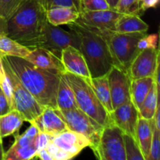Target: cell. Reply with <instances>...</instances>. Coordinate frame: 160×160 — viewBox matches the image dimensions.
<instances>
[{
	"label": "cell",
	"instance_id": "cell-1",
	"mask_svg": "<svg viewBox=\"0 0 160 160\" xmlns=\"http://www.w3.org/2000/svg\"><path fill=\"white\" fill-rule=\"evenodd\" d=\"M2 59L39 104L56 109L60 73L38 67L23 58L3 56Z\"/></svg>",
	"mask_w": 160,
	"mask_h": 160
},
{
	"label": "cell",
	"instance_id": "cell-2",
	"mask_svg": "<svg viewBox=\"0 0 160 160\" xmlns=\"http://www.w3.org/2000/svg\"><path fill=\"white\" fill-rule=\"evenodd\" d=\"M80 38V51L85 59L92 78L103 76L114 66L104 32L74 22L68 24Z\"/></svg>",
	"mask_w": 160,
	"mask_h": 160
},
{
	"label": "cell",
	"instance_id": "cell-3",
	"mask_svg": "<svg viewBox=\"0 0 160 160\" xmlns=\"http://www.w3.org/2000/svg\"><path fill=\"white\" fill-rule=\"evenodd\" d=\"M45 20V10L37 0H25L7 20L8 37L33 49Z\"/></svg>",
	"mask_w": 160,
	"mask_h": 160
},
{
	"label": "cell",
	"instance_id": "cell-4",
	"mask_svg": "<svg viewBox=\"0 0 160 160\" xmlns=\"http://www.w3.org/2000/svg\"><path fill=\"white\" fill-rule=\"evenodd\" d=\"M63 73L74 92L78 108L102 127L110 123L109 112L100 102L87 80L67 72Z\"/></svg>",
	"mask_w": 160,
	"mask_h": 160
},
{
	"label": "cell",
	"instance_id": "cell-5",
	"mask_svg": "<svg viewBox=\"0 0 160 160\" xmlns=\"http://www.w3.org/2000/svg\"><path fill=\"white\" fill-rule=\"evenodd\" d=\"M108 42L114 66L128 72L135 56L140 52L138 43L146 33L121 34L115 31H103Z\"/></svg>",
	"mask_w": 160,
	"mask_h": 160
},
{
	"label": "cell",
	"instance_id": "cell-6",
	"mask_svg": "<svg viewBox=\"0 0 160 160\" xmlns=\"http://www.w3.org/2000/svg\"><path fill=\"white\" fill-rule=\"evenodd\" d=\"M68 46L80 49V38L78 34L72 29L66 31L59 26L52 25L45 20L41 28L35 48H45L60 57L61 51Z\"/></svg>",
	"mask_w": 160,
	"mask_h": 160
},
{
	"label": "cell",
	"instance_id": "cell-7",
	"mask_svg": "<svg viewBox=\"0 0 160 160\" xmlns=\"http://www.w3.org/2000/svg\"><path fill=\"white\" fill-rule=\"evenodd\" d=\"M123 132L112 123L103 127L96 145L91 149L98 159L126 160Z\"/></svg>",
	"mask_w": 160,
	"mask_h": 160
},
{
	"label": "cell",
	"instance_id": "cell-8",
	"mask_svg": "<svg viewBox=\"0 0 160 160\" xmlns=\"http://www.w3.org/2000/svg\"><path fill=\"white\" fill-rule=\"evenodd\" d=\"M2 62L12 84L14 109H17L20 112L24 121L31 123L42 113L45 106L38 102L33 95L25 88L12 70L3 61Z\"/></svg>",
	"mask_w": 160,
	"mask_h": 160
},
{
	"label": "cell",
	"instance_id": "cell-9",
	"mask_svg": "<svg viewBox=\"0 0 160 160\" xmlns=\"http://www.w3.org/2000/svg\"><path fill=\"white\" fill-rule=\"evenodd\" d=\"M56 113L62 119L70 131L84 134L89 139L92 148L98 142L103 127L84 113L80 109L59 110L55 109Z\"/></svg>",
	"mask_w": 160,
	"mask_h": 160
},
{
	"label": "cell",
	"instance_id": "cell-10",
	"mask_svg": "<svg viewBox=\"0 0 160 160\" xmlns=\"http://www.w3.org/2000/svg\"><path fill=\"white\" fill-rule=\"evenodd\" d=\"M112 109L131 100V79L127 71L113 66L107 73Z\"/></svg>",
	"mask_w": 160,
	"mask_h": 160
},
{
	"label": "cell",
	"instance_id": "cell-11",
	"mask_svg": "<svg viewBox=\"0 0 160 160\" xmlns=\"http://www.w3.org/2000/svg\"><path fill=\"white\" fill-rule=\"evenodd\" d=\"M159 48H148L142 50L135 56L128 68V73L131 80L142 78H154L159 67Z\"/></svg>",
	"mask_w": 160,
	"mask_h": 160
},
{
	"label": "cell",
	"instance_id": "cell-12",
	"mask_svg": "<svg viewBox=\"0 0 160 160\" xmlns=\"http://www.w3.org/2000/svg\"><path fill=\"white\" fill-rule=\"evenodd\" d=\"M121 13L114 9L106 10H81L76 22L102 31H114L117 20Z\"/></svg>",
	"mask_w": 160,
	"mask_h": 160
},
{
	"label": "cell",
	"instance_id": "cell-13",
	"mask_svg": "<svg viewBox=\"0 0 160 160\" xmlns=\"http://www.w3.org/2000/svg\"><path fill=\"white\" fill-rule=\"evenodd\" d=\"M110 121L118 127L124 134L133 136L135 138L138 111L131 100L120 105L109 113Z\"/></svg>",
	"mask_w": 160,
	"mask_h": 160
},
{
	"label": "cell",
	"instance_id": "cell-14",
	"mask_svg": "<svg viewBox=\"0 0 160 160\" xmlns=\"http://www.w3.org/2000/svg\"><path fill=\"white\" fill-rule=\"evenodd\" d=\"M60 59L65 72L79 76L87 81L92 78L87 62L80 49L73 46L66 47L61 51Z\"/></svg>",
	"mask_w": 160,
	"mask_h": 160
},
{
	"label": "cell",
	"instance_id": "cell-15",
	"mask_svg": "<svg viewBox=\"0 0 160 160\" xmlns=\"http://www.w3.org/2000/svg\"><path fill=\"white\" fill-rule=\"evenodd\" d=\"M51 142L67 152L72 158H74L83 149L91 145V142L86 136L70 130L56 135H51Z\"/></svg>",
	"mask_w": 160,
	"mask_h": 160
},
{
	"label": "cell",
	"instance_id": "cell-16",
	"mask_svg": "<svg viewBox=\"0 0 160 160\" xmlns=\"http://www.w3.org/2000/svg\"><path fill=\"white\" fill-rule=\"evenodd\" d=\"M31 123L36 125L39 132L46 133L52 136L69 130L65 122L56 113L54 108L50 106H45L42 113Z\"/></svg>",
	"mask_w": 160,
	"mask_h": 160
},
{
	"label": "cell",
	"instance_id": "cell-17",
	"mask_svg": "<svg viewBox=\"0 0 160 160\" xmlns=\"http://www.w3.org/2000/svg\"><path fill=\"white\" fill-rule=\"evenodd\" d=\"M25 59L40 68L57 71L60 73H65L60 57L45 48H33Z\"/></svg>",
	"mask_w": 160,
	"mask_h": 160
},
{
	"label": "cell",
	"instance_id": "cell-18",
	"mask_svg": "<svg viewBox=\"0 0 160 160\" xmlns=\"http://www.w3.org/2000/svg\"><path fill=\"white\" fill-rule=\"evenodd\" d=\"M80 11L69 6H53L45 11L46 20L54 26L68 25L78 20Z\"/></svg>",
	"mask_w": 160,
	"mask_h": 160
},
{
	"label": "cell",
	"instance_id": "cell-19",
	"mask_svg": "<svg viewBox=\"0 0 160 160\" xmlns=\"http://www.w3.org/2000/svg\"><path fill=\"white\" fill-rule=\"evenodd\" d=\"M56 109L59 110L79 109L74 92L63 73L60 74L56 94Z\"/></svg>",
	"mask_w": 160,
	"mask_h": 160
},
{
	"label": "cell",
	"instance_id": "cell-20",
	"mask_svg": "<svg viewBox=\"0 0 160 160\" xmlns=\"http://www.w3.org/2000/svg\"><path fill=\"white\" fill-rule=\"evenodd\" d=\"M148 25L136 14H121L117 20L114 31L121 34L146 33Z\"/></svg>",
	"mask_w": 160,
	"mask_h": 160
},
{
	"label": "cell",
	"instance_id": "cell-21",
	"mask_svg": "<svg viewBox=\"0 0 160 160\" xmlns=\"http://www.w3.org/2000/svg\"><path fill=\"white\" fill-rule=\"evenodd\" d=\"M152 131L149 124V120L139 116L135 132V140L138 145L145 160H148L151 146Z\"/></svg>",
	"mask_w": 160,
	"mask_h": 160
},
{
	"label": "cell",
	"instance_id": "cell-22",
	"mask_svg": "<svg viewBox=\"0 0 160 160\" xmlns=\"http://www.w3.org/2000/svg\"><path fill=\"white\" fill-rule=\"evenodd\" d=\"M93 89L95 95L100 102L102 103L105 109H106L109 114L113 110L111 101L110 89H109V81H108L107 74L103 76L92 78L89 81H87Z\"/></svg>",
	"mask_w": 160,
	"mask_h": 160
},
{
	"label": "cell",
	"instance_id": "cell-23",
	"mask_svg": "<svg viewBox=\"0 0 160 160\" xmlns=\"http://www.w3.org/2000/svg\"><path fill=\"white\" fill-rule=\"evenodd\" d=\"M154 82V78L151 77L131 80V100L138 111Z\"/></svg>",
	"mask_w": 160,
	"mask_h": 160
},
{
	"label": "cell",
	"instance_id": "cell-24",
	"mask_svg": "<svg viewBox=\"0 0 160 160\" xmlns=\"http://www.w3.org/2000/svg\"><path fill=\"white\" fill-rule=\"evenodd\" d=\"M24 120L17 109H12L0 116V138L2 139L12 135L19 131Z\"/></svg>",
	"mask_w": 160,
	"mask_h": 160
},
{
	"label": "cell",
	"instance_id": "cell-25",
	"mask_svg": "<svg viewBox=\"0 0 160 160\" xmlns=\"http://www.w3.org/2000/svg\"><path fill=\"white\" fill-rule=\"evenodd\" d=\"M31 49L14 39L3 36L0 38V56H15L25 59Z\"/></svg>",
	"mask_w": 160,
	"mask_h": 160
},
{
	"label": "cell",
	"instance_id": "cell-26",
	"mask_svg": "<svg viewBox=\"0 0 160 160\" xmlns=\"http://www.w3.org/2000/svg\"><path fill=\"white\" fill-rule=\"evenodd\" d=\"M159 83L154 82L149 92L144 99L138 109V115L146 120H150L154 117L156 107L159 104Z\"/></svg>",
	"mask_w": 160,
	"mask_h": 160
},
{
	"label": "cell",
	"instance_id": "cell-27",
	"mask_svg": "<svg viewBox=\"0 0 160 160\" xmlns=\"http://www.w3.org/2000/svg\"><path fill=\"white\" fill-rule=\"evenodd\" d=\"M38 150L35 143L26 147H12L5 152L3 160H29L35 158Z\"/></svg>",
	"mask_w": 160,
	"mask_h": 160
},
{
	"label": "cell",
	"instance_id": "cell-28",
	"mask_svg": "<svg viewBox=\"0 0 160 160\" xmlns=\"http://www.w3.org/2000/svg\"><path fill=\"white\" fill-rule=\"evenodd\" d=\"M0 89L5 94L9 105L10 109H14L13 95H12V88L9 77L5 69L2 62V59L0 56Z\"/></svg>",
	"mask_w": 160,
	"mask_h": 160
},
{
	"label": "cell",
	"instance_id": "cell-29",
	"mask_svg": "<svg viewBox=\"0 0 160 160\" xmlns=\"http://www.w3.org/2000/svg\"><path fill=\"white\" fill-rule=\"evenodd\" d=\"M123 138L126 160H145L138 145L133 136L123 133Z\"/></svg>",
	"mask_w": 160,
	"mask_h": 160
},
{
	"label": "cell",
	"instance_id": "cell-30",
	"mask_svg": "<svg viewBox=\"0 0 160 160\" xmlns=\"http://www.w3.org/2000/svg\"><path fill=\"white\" fill-rule=\"evenodd\" d=\"M149 124L152 131L151 146L148 160H159L160 159V130L157 129L153 118L149 120Z\"/></svg>",
	"mask_w": 160,
	"mask_h": 160
},
{
	"label": "cell",
	"instance_id": "cell-31",
	"mask_svg": "<svg viewBox=\"0 0 160 160\" xmlns=\"http://www.w3.org/2000/svg\"><path fill=\"white\" fill-rule=\"evenodd\" d=\"M114 10L121 14H136L141 12V0H118Z\"/></svg>",
	"mask_w": 160,
	"mask_h": 160
},
{
	"label": "cell",
	"instance_id": "cell-32",
	"mask_svg": "<svg viewBox=\"0 0 160 160\" xmlns=\"http://www.w3.org/2000/svg\"><path fill=\"white\" fill-rule=\"evenodd\" d=\"M24 1L25 0H0V17L7 20Z\"/></svg>",
	"mask_w": 160,
	"mask_h": 160
},
{
	"label": "cell",
	"instance_id": "cell-33",
	"mask_svg": "<svg viewBox=\"0 0 160 160\" xmlns=\"http://www.w3.org/2000/svg\"><path fill=\"white\" fill-rule=\"evenodd\" d=\"M106 9H112L106 0H81V10L96 11Z\"/></svg>",
	"mask_w": 160,
	"mask_h": 160
},
{
	"label": "cell",
	"instance_id": "cell-34",
	"mask_svg": "<svg viewBox=\"0 0 160 160\" xmlns=\"http://www.w3.org/2000/svg\"><path fill=\"white\" fill-rule=\"evenodd\" d=\"M158 42H159V35H158V34H148V35L145 34L138 41V47L140 51L148 48H157Z\"/></svg>",
	"mask_w": 160,
	"mask_h": 160
},
{
	"label": "cell",
	"instance_id": "cell-35",
	"mask_svg": "<svg viewBox=\"0 0 160 160\" xmlns=\"http://www.w3.org/2000/svg\"><path fill=\"white\" fill-rule=\"evenodd\" d=\"M45 148L48 150L49 154L51 155L52 160H69L73 159L67 152H65L62 148L58 147L57 145H55L51 141L47 145Z\"/></svg>",
	"mask_w": 160,
	"mask_h": 160
},
{
	"label": "cell",
	"instance_id": "cell-36",
	"mask_svg": "<svg viewBox=\"0 0 160 160\" xmlns=\"http://www.w3.org/2000/svg\"><path fill=\"white\" fill-rule=\"evenodd\" d=\"M53 6H69L81 10V0H45L46 9Z\"/></svg>",
	"mask_w": 160,
	"mask_h": 160
},
{
	"label": "cell",
	"instance_id": "cell-37",
	"mask_svg": "<svg viewBox=\"0 0 160 160\" xmlns=\"http://www.w3.org/2000/svg\"><path fill=\"white\" fill-rule=\"evenodd\" d=\"M51 141V135L44 132H39L35 139V145L37 150L46 148L47 145Z\"/></svg>",
	"mask_w": 160,
	"mask_h": 160
},
{
	"label": "cell",
	"instance_id": "cell-38",
	"mask_svg": "<svg viewBox=\"0 0 160 160\" xmlns=\"http://www.w3.org/2000/svg\"><path fill=\"white\" fill-rule=\"evenodd\" d=\"M10 110V107H9V105L6 99V95L0 89V116L7 113Z\"/></svg>",
	"mask_w": 160,
	"mask_h": 160
},
{
	"label": "cell",
	"instance_id": "cell-39",
	"mask_svg": "<svg viewBox=\"0 0 160 160\" xmlns=\"http://www.w3.org/2000/svg\"><path fill=\"white\" fill-rule=\"evenodd\" d=\"M159 0H141V11H145L150 8H156Z\"/></svg>",
	"mask_w": 160,
	"mask_h": 160
},
{
	"label": "cell",
	"instance_id": "cell-40",
	"mask_svg": "<svg viewBox=\"0 0 160 160\" xmlns=\"http://www.w3.org/2000/svg\"><path fill=\"white\" fill-rule=\"evenodd\" d=\"M35 158L42 160H52L51 155L49 154L46 148H42V149L38 150L36 153Z\"/></svg>",
	"mask_w": 160,
	"mask_h": 160
},
{
	"label": "cell",
	"instance_id": "cell-41",
	"mask_svg": "<svg viewBox=\"0 0 160 160\" xmlns=\"http://www.w3.org/2000/svg\"><path fill=\"white\" fill-rule=\"evenodd\" d=\"M3 36H8L7 20L0 17V38Z\"/></svg>",
	"mask_w": 160,
	"mask_h": 160
},
{
	"label": "cell",
	"instance_id": "cell-42",
	"mask_svg": "<svg viewBox=\"0 0 160 160\" xmlns=\"http://www.w3.org/2000/svg\"><path fill=\"white\" fill-rule=\"evenodd\" d=\"M106 2H108L109 6H110L111 9H114L116 5L117 4V2H118V0H106Z\"/></svg>",
	"mask_w": 160,
	"mask_h": 160
},
{
	"label": "cell",
	"instance_id": "cell-43",
	"mask_svg": "<svg viewBox=\"0 0 160 160\" xmlns=\"http://www.w3.org/2000/svg\"><path fill=\"white\" fill-rule=\"evenodd\" d=\"M4 148L2 146V138H0V160H3V156H4Z\"/></svg>",
	"mask_w": 160,
	"mask_h": 160
},
{
	"label": "cell",
	"instance_id": "cell-44",
	"mask_svg": "<svg viewBox=\"0 0 160 160\" xmlns=\"http://www.w3.org/2000/svg\"><path fill=\"white\" fill-rule=\"evenodd\" d=\"M38 2V3L40 4V6L46 11V7H45V0H37Z\"/></svg>",
	"mask_w": 160,
	"mask_h": 160
}]
</instances>
